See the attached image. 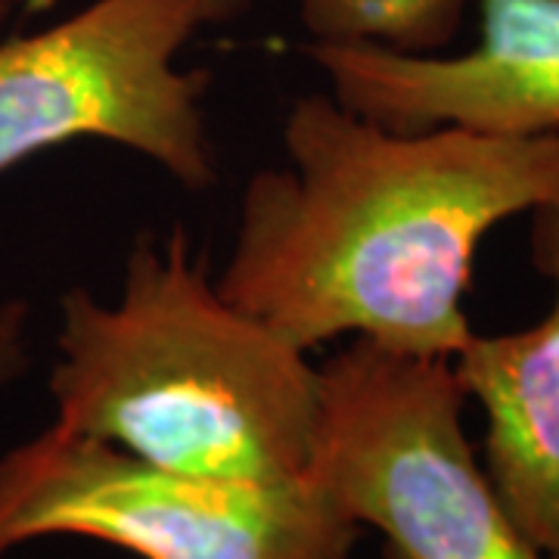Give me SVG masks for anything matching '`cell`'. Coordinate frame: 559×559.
Returning a JSON list of instances; mask_svg holds the SVG:
<instances>
[{"mask_svg": "<svg viewBox=\"0 0 559 559\" xmlns=\"http://www.w3.org/2000/svg\"><path fill=\"white\" fill-rule=\"evenodd\" d=\"M283 146L289 165L246 183L215 286L305 355L355 336L451 360L476 333L463 299L479 242L500 221L559 205V134L392 131L308 94Z\"/></svg>", "mask_w": 559, "mask_h": 559, "instance_id": "6da1fadb", "label": "cell"}, {"mask_svg": "<svg viewBox=\"0 0 559 559\" xmlns=\"http://www.w3.org/2000/svg\"><path fill=\"white\" fill-rule=\"evenodd\" d=\"M57 348L62 429L209 479L299 481L314 463L318 367L221 296L183 227L134 242L112 305L69 289Z\"/></svg>", "mask_w": 559, "mask_h": 559, "instance_id": "7a4b0ae2", "label": "cell"}, {"mask_svg": "<svg viewBox=\"0 0 559 559\" xmlns=\"http://www.w3.org/2000/svg\"><path fill=\"white\" fill-rule=\"evenodd\" d=\"M320 432L308 476L385 559H544L510 520L463 429L451 360L355 340L323 360Z\"/></svg>", "mask_w": 559, "mask_h": 559, "instance_id": "3957f363", "label": "cell"}, {"mask_svg": "<svg viewBox=\"0 0 559 559\" xmlns=\"http://www.w3.org/2000/svg\"><path fill=\"white\" fill-rule=\"evenodd\" d=\"M360 532L311 476H190L57 423L0 457V559L40 538L140 559H352Z\"/></svg>", "mask_w": 559, "mask_h": 559, "instance_id": "277c9868", "label": "cell"}, {"mask_svg": "<svg viewBox=\"0 0 559 559\" xmlns=\"http://www.w3.org/2000/svg\"><path fill=\"white\" fill-rule=\"evenodd\" d=\"M249 0H94L44 32L0 40V175L69 140H109L187 190L218 178L202 94L178 57Z\"/></svg>", "mask_w": 559, "mask_h": 559, "instance_id": "5b68a950", "label": "cell"}, {"mask_svg": "<svg viewBox=\"0 0 559 559\" xmlns=\"http://www.w3.org/2000/svg\"><path fill=\"white\" fill-rule=\"evenodd\" d=\"M333 97L392 131L441 124L559 134V0H479V40L457 57L308 44Z\"/></svg>", "mask_w": 559, "mask_h": 559, "instance_id": "8992f818", "label": "cell"}, {"mask_svg": "<svg viewBox=\"0 0 559 559\" xmlns=\"http://www.w3.org/2000/svg\"><path fill=\"white\" fill-rule=\"evenodd\" d=\"M532 261L554 286L532 326L481 336L451 358L485 414V473L510 520L544 559H559V205L532 212Z\"/></svg>", "mask_w": 559, "mask_h": 559, "instance_id": "52a82bcc", "label": "cell"}, {"mask_svg": "<svg viewBox=\"0 0 559 559\" xmlns=\"http://www.w3.org/2000/svg\"><path fill=\"white\" fill-rule=\"evenodd\" d=\"M466 7L469 0H299V20L314 44L429 57L454 40Z\"/></svg>", "mask_w": 559, "mask_h": 559, "instance_id": "ba28073f", "label": "cell"}, {"mask_svg": "<svg viewBox=\"0 0 559 559\" xmlns=\"http://www.w3.org/2000/svg\"><path fill=\"white\" fill-rule=\"evenodd\" d=\"M28 314L22 299L0 305V389L20 380L28 367Z\"/></svg>", "mask_w": 559, "mask_h": 559, "instance_id": "9c48e42d", "label": "cell"}, {"mask_svg": "<svg viewBox=\"0 0 559 559\" xmlns=\"http://www.w3.org/2000/svg\"><path fill=\"white\" fill-rule=\"evenodd\" d=\"M25 3H28V0H0V25L13 20V16L20 13Z\"/></svg>", "mask_w": 559, "mask_h": 559, "instance_id": "30bf717a", "label": "cell"}]
</instances>
